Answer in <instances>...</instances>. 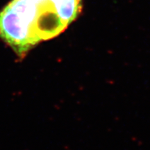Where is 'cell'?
Returning <instances> with one entry per match:
<instances>
[{
  "instance_id": "cell-1",
  "label": "cell",
  "mask_w": 150,
  "mask_h": 150,
  "mask_svg": "<svg viewBox=\"0 0 150 150\" xmlns=\"http://www.w3.org/2000/svg\"><path fill=\"white\" fill-rule=\"evenodd\" d=\"M0 38L20 58L39 42L29 22L8 5L0 12Z\"/></svg>"
}]
</instances>
